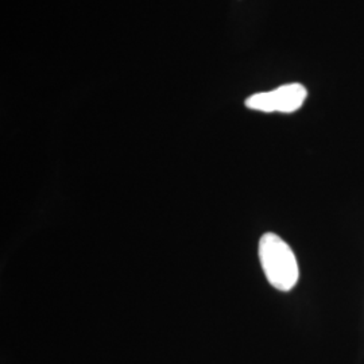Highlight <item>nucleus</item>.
<instances>
[{"label":"nucleus","mask_w":364,"mask_h":364,"mask_svg":"<svg viewBox=\"0 0 364 364\" xmlns=\"http://www.w3.org/2000/svg\"><path fill=\"white\" fill-rule=\"evenodd\" d=\"M259 260L272 287L281 291H290L297 285L299 262L293 250L278 235L269 232L260 237Z\"/></svg>","instance_id":"1"},{"label":"nucleus","mask_w":364,"mask_h":364,"mask_svg":"<svg viewBox=\"0 0 364 364\" xmlns=\"http://www.w3.org/2000/svg\"><path fill=\"white\" fill-rule=\"evenodd\" d=\"M308 91L301 84H287L270 92H260L250 96L246 107L260 112L291 114L305 103Z\"/></svg>","instance_id":"2"}]
</instances>
